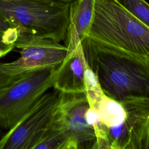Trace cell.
<instances>
[{"instance_id": "obj_5", "label": "cell", "mask_w": 149, "mask_h": 149, "mask_svg": "<svg viewBox=\"0 0 149 149\" xmlns=\"http://www.w3.org/2000/svg\"><path fill=\"white\" fill-rule=\"evenodd\" d=\"M55 68L33 71L0 94V127L9 130L53 87Z\"/></svg>"}, {"instance_id": "obj_16", "label": "cell", "mask_w": 149, "mask_h": 149, "mask_svg": "<svg viewBox=\"0 0 149 149\" xmlns=\"http://www.w3.org/2000/svg\"><path fill=\"white\" fill-rule=\"evenodd\" d=\"M55 1H61V2H66V3H70L71 2L74 1V0H55Z\"/></svg>"}, {"instance_id": "obj_3", "label": "cell", "mask_w": 149, "mask_h": 149, "mask_svg": "<svg viewBox=\"0 0 149 149\" xmlns=\"http://www.w3.org/2000/svg\"><path fill=\"white\" fill-rule=\"evenodd\" d=\"M69 4L55 0H0V15L12 27L61 42L66 37Z\"/></svg>"}, {"instance_id": "obj_4", "label": "cell", "mask_w": 149, "mask_h": 149, "mask_svg": "<svg viewBox=\"0 0 149 149\" xmlns=\"http://www.w3.org/2000/svg\"><path fill=\"white\" fill-rule=\"evenodd\" d=\"M122 102L125 113L115 126L104 129L91 148H149V98L134 97Z\"/></svg>"}, {"instance_id": "obj_12", "label": "cell", "mask_w": 149, "mask_h": 149, "mask_svg": "<svg viewBox=\"0 0 149 149\" xmlns=\"http://www.w3.org/2000/svg\"><path fill=\"white\" fill-rule=\"evenodd\" d=\"M136 18L149 27V4L145 0H115Z\"/></svg>"}, {"instance_id": "obj_11", "label": "cell", "mask_w": 149, "mask_h": 149, "mask_svg": "<svg viewBox=\"0 0 149 149\" xmlns=\"http://www.w3.org/2000/svg\"><path fill=\"white\" fill-rule=\"evenodd\" d=\"M66 141L64 134L49 123L33 149H65Z\"/></svg>"}, {"instance_id": "obj_1", "label": "cell", "mask_w": 149, "mask_h": 149, "mask_svg": "<svg viewBox=\"0 0 149 149\" xmlns=\"http://www.w3.org/2000/svg\"><path fill=\"white\" fill-rule=\"evenodd\" d=\"M85 58L104 94L116 101L149 98V59L96 42L81 41Z\"/></svg>"}, {"instance_id": "obj_13", "label": "cell", "mask_w": 149, "mask_h": 149, "mask_svg": "<svg viewBox=\"0 0 149 149\" xmlns=\"http://www.w3.org/2000/svg\"><path fill=\"white\" fill-rule=\"evenodd\" d=\"M29 73L12 68L8 63H0V94Z\"/></svg>"}, {"instance_id": "obj_14", "label": "cell", "mask_w": 149, "mask_h": 149, "mask_svg": "<svg viewBox=\"0 0 149 149\" xmlns=\"http://www.w3.org/2000/svg\"><path fill=\"white\" fill-rule=\"evenodd\" d=\"M4 32L0 31V59L6 56L13 48H15V44H7L3 39Z\"/></svg>"}, {"instance_id": "obj_15", "label": "cell", "mask_w": 149, "mask_h": 149, "mask_svg": "<svg viewBox=\"0 0 149 149\" xmlns=\"http://www.w3.org/2000/svg\"><path fill=\"white\" fill-rule=\"evenodd\" d=\"M10 27H10L8 23L6 22L5 20L0 15V31L5 32Z\"/></svg>"}, {"instance_id": "obj_8", "label": "cell", "mask_w": 149, "mask_h": 149, "mask_svg": "<svg viewBox=\"0 0 149 149\" xmlns=\"http://www.w3.org/2000/svg\"><path fill=\"white\" fill-rule=\"evenodd\" d=\"M15 48L19 49L20 56L8 64L25 72L55 68L68 54L67 48L60 42L20 30Z\"/></svg>"}, {"instance_id": "obj_10", "label": "cell", "mask_w": 149, "mask_h": 149, "mask_svg": "<svg viewBox=\"0 0 149 149\" xmlns=\"http://www.w3.org/2000/svg\"><path fill=\"white\" fill-rule=\"evenodd\" d=\"M96 0H74L69 4V24L65 45L68 53L80 44L91 26Z\"/></svg>"}, {"instance_id": "obj_7", "label": "cell", "mask_w": 149, "mask_h": 149, "mask_svg": "<svg viewBox=\"0 0 149 149\" xmlns=\"http://www.w3.org/2000/svg\"><path fill=\"white\" fill-rule=\"evenodd\" d=\"M59 92L44 94L26 114L0 138V149H33L50 123Z\"/></svg>"}, {"instance_id": "obj_17", "label": "cell", "mask_w": 149, "mask_h": 149, "mask_svg": "<svg viewBox=\"0 0 149 149\" xmlns=\"http://www.w3.org/2000/svg\"><path fill=\"white\" fill-rule=\"evenodd\" d=\"M2 129L0 127V138L1 137V136H2Z\"/></svg>"}, {"instance_id": "obj_2", "label": "cell", "mask_w": 149, "mask_h": 149, "mask_svg": "<svg viewBox=\"0 0 149 149\" xmlns=\"http://www.w3.org/2000/svg\"><path fill=\"white\" fill-rule=\"evenodd\" d=\"M85 37L149 59V27L115 0L95 1L93 21Z\"/></svg>"}, {"instance_id": "obj_9", "label": "cell", "mask_w": 149, "mask_h": 149, "mask_svg": "<svg viewBox=\"0 0 149 149\" xmlns=\"http://www.w3.org/2000/svg\"><path fill=\"white\" fill-rule=\"evenodd\" d=\"M87 61L81 42L55 69L53 87L62 93H85Z\"/></svg>"}, {"instance_id": "obj_6", "label": "cell", "mask_w": 149, "mask_h": 149, "mask_svg": "<svg viewBox=\"0 0 149 149\" xmlns=\"http://www.w3.org/2000/svg\"><path fill=\"white\" fill-rule=\"evenodd\" d=\"M90 104L85 93L59 92L58 100L49 125L66 137L65 149H78L95 141L94 128L88 123L86 112Z\"/></svg>"}]
</instances>
